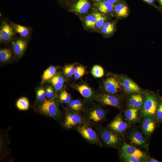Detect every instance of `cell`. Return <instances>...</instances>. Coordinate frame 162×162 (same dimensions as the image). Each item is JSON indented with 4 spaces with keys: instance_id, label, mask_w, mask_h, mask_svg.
<instances>
[{
    "instance_id": "obj_32",
    "label": "cell",
    "mask_w": 162,
    "mask_h": 162,
    "mask_svg": "<svg viewBox=\"0 0 162 162\" xmlns=\"http://www.w3.org/2000/svg\"><path fill=\"white\" fill-rule=\"evenodd\" d=\"M92 14L96 18L95 26L98 28H101L105 23V18L101 14L98 13H96Z\"/></svg>"
},
{
    "instance_id": "obj_39",
    "label": "cell",
    "mask_w": 162,
    "mask_h": 162,
    "mask_svg": "<svg viewBox=\"0 0 162 162\" xmlns=\"http://www.w3.org/2000/svg\"><path fill=\"white\" fill-rule=\"evenodd\" d=\"M147 162H158L159 161L156 159L153 158H148Z\"/></svg>"
},
{
    "instance_id": "obj_1",
    "label": "cell",
    "mask_w": 162,
    "mask_h": 162,
    "mask_svg": "<svg viewBox=\"0 0 162 162\" xmlns=\"http://www.w3.org/2000/svg\"><path fill=\"white\" fill-rule=\"evenodd\" d=\"M158 102L156 95L146 93L145 95L143 105L140 110V115L142 118L149 116L154 115Z\"/></svg>"
},
{
    "instance_id": "obj_17",
    "label": "cell",
    "mask_w": 162,
    "mask_h": 162,
    "mask_svg": "<svg viewBox=\"0 0 162 162\" xmlns=\"http://www.w3.org/2000/svg\"><path fill=\"white\" fill-rule=\"evenodd\" d=\"M144 99L142 96L140 94H134L129 97L128 101V105L129 107L140 109L142 108Z\"/></svg>"
},
{
    "instance_id": "obj_38",
    "label": "cell",
    "mask_w": 162,
    "mask_h": 162,
    "mask_svg": "<svg viewBox=\"0 0 162 162\" xmlns=\"http://www.w3.org/2000/svg\"><path fill=\"white\" fill-rule=\"evenodd\" d=\"M46 97L48 99L53 98L55 96V92L52 86L49 85L47 86L45 90Z\"/></svg>"
},
{
    "instance_id": "obj_5",
    "label": "cell",
    "mask_w": 162,
    "mask_h": 162,
    "mask_svg": "<svg viewBox=\"0 0 162 162\" xmlns=\"http://www.w3.org/2000/svg\"><path fill=\"white\" fill-rule=\"evenodd\" d=\"M129 138L131 145L136 147L148 149V145L143 136L136 128H134L130 131Z\"/></svg>"
},
{
    "instance_id": "obj_3",
    "label": "cell",
    "mask_w": 162,
    "mask_h": 162,
    "mask_svg": "<svg viewBox=\"0 0 162 162\" xmlns=\"http://www.w3.org/2000/svg\"><path fill=\"white\" fill-rule=\"evenodd\" d=\"M39 109L43 113L53 118H57L60 116L58 106L53 98L45 99L40 105Z\"/></svg>"
},
{
    "instance_id": "obj_28",
    "label": "cell",
    "mask_w": 162,
    "mask_h": 162,
    "mask_svg": "<svg viewBox=\"0 0 162 162\" xmlns=\"http://www.w3.org/2000/svg\"><path fill=\"white\" fill-rule=\"evenodd\" d=\"M17 107L20 110H26L28 109L29 103L27 99L25 97L19 98L16 103Z\"/></svg>"
},
{
    "instance_id": "obj_37",
    "label": "cell",
    "mask_w": 162,
    "mask_h": 162,
    "mask_svg": "<svg viewBox=\"0 0 162 162\" xmlns=\"http://www.w3.org/2000/svg\"><path fill=\"white\" fill-rule=\"evenodd\" d=\"M85 73V70L84 67L82 66L77 67L75 69L74 74V78L77 79L82 76Z\"/></svg>"
},
{
    "instance_id": "obj_44",
    "label": "cell",
    "mask_w": 162,
    "mask_h": 162,
    "mask_svg": "<svg viewBox=\"0 0 162 162\" xmlns=\"http://www.w3.org/2000/svg\"><path fill=\"white\" fill-rule=\"evenodd\" d=\"M94 0L97 2H100L102 0Z\"/></svg>"
},
{
    "instance_id": "obj_25",
    "label": "cell",
    "mask_w": 162,
    "mask_h": 162,
    "mask_svg": "<svg viewBox=\"0 0 162 162\" xmlns=\"http://www.w3.org/2000/svg\"><path fill=\"white\" fill-rule=\"evenodd\" d=\"M11 50L8 48L1 49L0 50V61L4 62L9 61L12 57Z\"/></svg>"
},
{
    "instance_id": "obj_43",
    "label": "cell",
    "mask_w": 162,
    "mask_h": 162,
    "mask_svg": "<svg viewBox=\"0 0 162 162\" xmlns=\"http://www.w3.org/2000/svg\"><path fill=\"white\" fill-rule=\"evenodd\" d=\"M160 4L162 6V0H158Z\"/></svg>"
},
{
    "instance_id": "obj_10",
    "label": "cell",
    "mask_w": 162,
    "mask_h": 162,
    "mask_svg": "<svg viewBox=\"0 0 162 162\" xmlns=\"http://www.w3.org/2000/svg\"><path fill=\"white\" fill-rule=\"evenodd\" d=\"M121 151L128 154L145 160L147 162L148 158L144 152L136 147L130 145L124 141L122 146Z\"/></svg>"
},
{
    "instance_id": "obj_30",
    "label": "cell",
    "mask_w": 162,
    "mask_h": 162,
    "mask_svg": "<svg viewBox=\"0 0 162 162\" xmlns=\"http://www.w3.org/2000/svg\"><path fill=\"white\" fill-rule=\"evenodd\" d=\"M156 121L158 122H162V99L158 100L157 108L154 114Z\"/></svg>"
},
{
    "instance_id": "obj_4",
    "label": "cell",
    "mask_w": 162,
    "mask_h": 162,
    "mask_svg": "<svg viewBox=\"0 0 162 162\" xmlns=\"http://www.w3.org/2000/svg\"><path fill=\"white\" fill-rule=\"evenodd\" d=\"M108 127L114 133L122 136L125 132L128 125L124 121L121 115L119 114L108 124Z\"/></svg>"
},
{
    "instance_id": "obj_14",
    "label": "cell",
    "mask_w": 162,
    "mask_h": 162,
    "mask_svg": "<svg viewBox=\"0 0 162 162\" xmlns=\"http://www.w3.org/2000/svg\"><path fill=\"white\" fill-rule=\"evenodd\" d=\"M26 38L22 37L17 38L12 42L14 54L18 58L21 57L26 50L27 46Z\"/></svg>"
},
{
    "instance_id": "obj_15",
    "label": "cell",
    "mask_w": 162,
    "mask_h": 162,
    "mask_svg": "<svg viewBox=\"0 0 162 162\" xmlns=\"http://www.w3.org/2000/svg\"><path fill=\"white\" fill-rule=\"evenodd\" d=\"M140 109L129 107L125 112L124 116L125 121L128 124H134L139 122L140 117L139 115Z\"/></svg>"
},
{
    "instance_id": "obj_36",
    "label": "cell",
    "mask_w": 162,
    "mask_h": 162,
    "mask_svg": "<svg viewBox=\"0 0 162 162\" xmlns=\"http://www.w3.org/2000/svg\"><path fill=\"white\" fill-rule=\"evenodd\" d=\"M75 69L73 65H68L65 66L63 69V71L66 76L70 77L74 75Z\"/></svg>"
},
{
    "instance_id": "obj_22",
    "label": "cell",
    "mask_w": 162,
    "mask_h": 162,
    "mask_svg": "<svg viewBox=\"0 0 162 162\" xmlns=\"http://www.w3.org/2000/svg\"><path fill=\"white\" fill-rule=\"evenodd\" d=\"M99 10L102 13L110 14L112 13L114 9V4L110 3L106 0L100 2L98 6Z\"/></svg>"
},
{
    "instance_id": "obj_31",
    "label": "cell",
    "mask_w": 162,
    "mask_h": 162,
    "mask_svg": "<svg viewBox=\"0 0 162 162\" xmlns=\"http://www.w3.org/2000/svg\"><path fill=\"white\" fill-rule=\"evenodd\" d=\"M85 23L87 27L91 28H94L96 23L95 16L93 14L87 16L85 20Z\"/></svg>"
},
{
    "instance_id": "obj_42",
    "label": "cell",
    "mask_w": 162,
    "mask_h": 162,
    "mask_svg": "<svg viewBox=\"0 0 162 162\" xmlns=\"http://www.w3.org/2000/svg\"><path fill=\"white\" fill-rule=\"evenodd\" d=\"M3 41V38L1 34H0V42H2Z\"/></svg>"
},
{
    "instance_id": "obj_2",
    "label": "cell",
    "mask_w": 162,
    "mask_h": 162,
    "mask_svg": "<svg viewBox=\"0 0 162 162\" xmlns=\"http://www.w3.org/2000/svg\"><path fill=\"white\" fill-rule=\"evenodd\" d=\"M98 132L101 139L107 146L116 148L122 146L121 136L104 128L100 129Z\"/></svg>"
},
{
    "instance_id": "obj_19",
    "label": "cell",
    "mask_w": 162,
    "mask_h": 162,
    "mask_svg": "<svg viewBox=\"0 0 162 162\" xmlns=\"http://www.w3.org/2000/svg\"><path fill=\"white\" fill-rule=\"evenodd\" d=\"M90 6V4L87 0H79L74 5L73 9L75 12L84 14L88 10Z\"/></svg>"
},
{
    "instance_id": "obj_16",
    "label": "cell",
    "mask_w": 162,
    "mask_h": 162,
    "mask_svg": "<svg viewBox=\"0 0 162 162\" xmlns=\"http://www.w3.org/2000/svg\"><path fill=\"white\" fill-rule=\"evenodd\" d=\"M0 34L2 37L3 41L8 42L12 39L15 33L10 24L3 21L0 26Z\"/></svg>"
},
{
    "instance_id": "obj_24",
    "label": "cell",
    "mask_w": 162,
    "mask_h": 162,
    "mask_svg": "<svg viewBox=\"0 0 162 162\" xmlns=\"http://www.w3.org/2000/svg\"><path fill=\"white\" fill-rule=\"evenodd\" d=\"M56 68L54 66H51L45 70L42 76L41 83L48 81L55 75Z\"/></svg>"
},
{
    "instance_id": "obj_23",
    "label": "cell",
    "mask_w": 162,
    "mask_h": 162,
    "mask_svg": "<svg viewBox=\"0 0 162 162\" xmlns=\"http://www.w3.org/2000/svg\"><path fill=\"white\" fill-rule=\"evenodd\" d=\"M76 88L81 95L85 98H89L92 96L93 92L91 89L86 85L79 86Z\"/></svg>"
},
{
    "instance_id": "obj_8",
    "label": "cell",
    "mask_w": 162,
    "mask_h": 162,
    "mask_svg": "<svg viewBox=\"0 0 162 162\" xmlns=\"http://www.w3.org/2000/svg\"><path fill=\"white\" fill-rule=\"evenodd\" d=\"M141 126V132L148 137L154 132L155 127L156 120L154 115L147 116L143 118Z\"/></svg>"
},
{
    "instance_id": "obj_21",
    "label": "cell",
    "mask_w": 162,
    "mask_h": 162,
    "mask_svg": "<svg viewBox=\"0 0 162 162\" xmlns=\"http://www.w3.org/2000/svg\"><path fill=\"white\" fill-rule=\"evenodd\" d=\"M53 86L56 91L60 90L63 86L64 79L59 74H55L51 79L48 81Z\"/></svg>"
},
{
    "instance_id": "obj_29",
    "label": "cell",
    "mask_w": 162,
    "mask_h": 162,
    "mask_svg": "<svg viewBox=\"0 0 162 162\" xmlns=\"http://www.w3.org/2000/svg\"><path fill=\"white\" fill-rule=\"evenodd\" d=\"M91 73L96 78L102 77L104 75V71L102 68L99 65H95L92 68Z\"/></svg>"
},
{
    "instance_id": "obj_6",
    "label": "cell",
    "mask_w": 162,
    "mask_h": 162,
    "mask_svg": "<svg viewBox=\"0 0 162 162\" xmlns=\"http://www.w3.org/2000/svg\"><path fill=\"white\" fill-rule=\"evenodd\" d=\"M77 129L82 137L88 142L93 144L100 143L99 136L95 131L86 124L78 127Z\"/></svg>"
},
{
    "instance_id": "obj_13",
    "label": "cell",
    "mask_w": 162,
    "mask_h": 162,
    "mask_svg": "<svg viewBox=\"0 0 162 162\" xmlns=\"http://www.w3.org/2000/svg\"><path fill=\"white\" fill-rule=\"evenodd\" d=\"M81 116L75 112H70L66 114L64 122V126L66 128H72L75 125L81 123L82 121Z\"/></svg>"
},
{
    "instance_id": "obj_18",
    "label": "cell",
    "mask_w": 162,
    "mask_h": 162,
    "mask_svg": "<svg viewBox=\"0 0 162 162\" xmlns=\"http://www.w3.org/2000/svg\"><path fill=\"white\" fill-rule=\"evenodd\" d=\"M12 26L15 34H18L22 37L26 38L29 35L30 29L28 27L14 22L11 23Z\"/></svg>"
},
{
    "instance_id": "obj_27",
    "label": "cell",
    "mask_w": 162,
    "mask_h": 162,
    "mask_svg": "<svg viewBox=\"0 0 162 162\" xmlns=\"http://www.w3.org/2000/svg\"><path fill=\"white\" fill-rule=\"evenodd\" d=\"M115 30V24L112 22H107L105 23L101 28V32L106 35L112 34Z\"/></svg>"
},
{
    "instance_id": "obj_9",
    "label": "cell",
    "mask_w": 162,
    "mask_h": 162,
    "mask_svg": "<svg viewBox=\"0 0 162 162\" xmlns=\"http://www.w3.org/2000/svg\"><path fill=\"white\" fill-rule=\"evenodd\" d=\"M118 80L121 87L124 92L128 94L140 92V88L135 82L130 79L124 76H121Z\"/></svg>"
},
{
    "instance_id": "obj_41",
    "label": "cell",
    "mask_w": 162,
    "mask_h": 162,
    "mask_svg": "<svg viewBox=\"0 0 162 162\" xmlns=\"http://www.w3.org/2000/svg\"><path fill=\"white\" fill-rule=\"evenodd\" d=\"M143 0L146 2H147L149 3H150V4L152 3L154 1V0Z\"/></svg>"
},
{
    "instance_id": "obj_20",
    "label": "cell",
    "mask_w": 162,
    "mask_h": 162,
    "mask_svg": "<svg viewBox=\"0 0 162 162\" xmlns=\"http://www.w3.org/2000/svg\"><path fill=\"white\" fill-rule=\"evenodd\" d=\"M114 10L116 15L119 17H127L129 14V9L124 3L121 2L114 6Z\"/></svg>"
},
{
    "instance_id": "obj_26",
    "label": "cell",
    "mask_w": 162,
    "mask_h": 162,
    "mask_svg": "<svg viewBox=\"0 0 162 162\" xmlns=\"http://www.w3.org/2000/svg\"><path fill=\"white\" fill-rule=\"evenodd\" d=\"M120 156L123 160L126 162H146V160L142 158L131 156L125 154L121 151L120 152Z\"/></svg>"
},
{
    "instance_id": "obj_11",
    "label": "cell",
    "mask_w": 162,
    "mask_h": 162,
    "mask_svg": "<svg viewBox=\"0 0 162 162\" xmlns=\"http://www.w3.org/2000/svg\"><path fill=\"white\" fill-rule=\"evenodd\" d=\"M105 90L111 94H114L119 92L121 86L118 79L113 77H110L106 78L104 83Z\"/></svg>"
},
{
    "instance_id": "obj_7",
    "label": "cell",
    "mask_w": 162,
    "mask_h": 162,
    "mask_svg": "<svg viewBox=\"0 0 162 162\" xmlns=\"http://www.w3.org/2000/svg\"><path fill=\"white\" fill-rule=\"evenodd\" d=\"M106 115L105 110L100 107H94L89 110L86 115L87 120L92 124H98L105 119Z\"/></svg>"
},
{
    "instance_id": "obj_12",
    "label": "cell",
    "mask_w": 162,
    "mask_h": 162,
    "mask_svg": "<svg viewBox=\"0 0 162 162\" xmlns=\"http://www.w3.org/2000/svg\"><path fill=\"white\" fill-rule=\"evenodd\" d=\"M97 100L102 104L119 108L120 101L117 96L110 94H103L99 95Z\"/></svg>"
},
{
    "instance_id": "obj_40",
    "label": "cell",
    "mask_w": 162,
    "mask_h": 162,
    "mask_svg": "<svg viewBox=\"0 0 162 162\" xmlns=\"http://www.w3.org/2000/svg\"><path fill=\"white\" fill-rule=\"evenodd\" d=\"M110 4H113L117 2L118 0H106Z\"/></svg>"
},
{
    "instance_id": "obj_34",
    "label": "cell",
    "mask_w": 162,
    "mask_h": 162,
    "mask_svg": "<svg viewBox=\"0 0 162 162\" xmlns=\"http://www.w3.org/2000/svg\"><path fill=\"white\" fill-rule=\"evenodd\" d=\"M59 99L60 102L63 104H68L71 101L70 95L65 91H63L61 93Z\"/></svg>"
},
{
    "instance_id": "obj_33",
    "label": "cell",
    "mask_w": 162,
    "mask_h": 162,
    "mask_svg": "<svg viewBox=\"0 0 162 162\" xmlns=\"http://www.w3.org/2000/svg\"><path fill=\"white\" fill-rule=\"evenodd\" d=\"M69 106L71 109L76 112L80 111L82 106L81 101L77 99L70 101L69 103Z\"/></svg>"
},
{
    "instance_id": "obj_35",
    "label": "cell",
    "mask_w": 162,
    "mask_h": 162,
    "mask_svg": "<svg viewBox=\"0 0 162 162\" xmlns=\"http://www.w3.org/2000/svg\"><path fill=\"white\" fill-rule=\"evenodd\" d=\"M46 93L45 90L43 87L38 88L36 92V98L40 101H43L45 100Z\"/></svg>"
}]
</instances>
